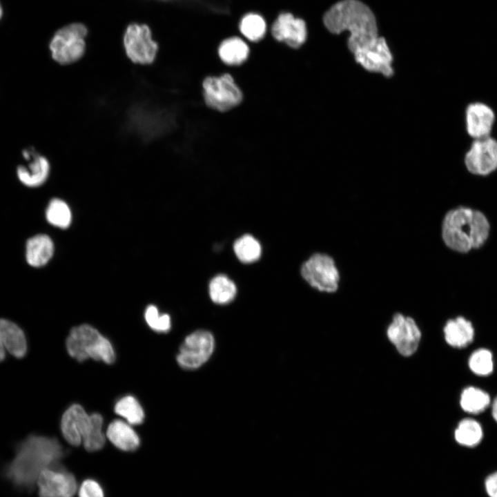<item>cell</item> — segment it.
<instances>
[{
  "instance_id": "obj_10",
  "label": "cell",
  "mask_w": 497,
  "mask_h": 497,
  "mask_svg": "<svg viewBox=\"0 0 497 497\" xmlns=\"http://www.w3.org/2000/svg\"><path fill=\"white\" fill-rule=\"evenodd\" d=\"M36 485L39 497H74L78 490L75 475L63 465L42 471Z\"/></svg>"
},
{
  "instance_id": "obj_6",
  "label": "cell",
  "mask_w": 497,
  "mask_h": 497,
  "mask_svg": "<svg viewBox=\"0 0 497 497\" xmlns=\"http://www.w3.org/2000/svg\"><path fill=\"white\" fill-rule=\"evenodd\" d=\"M86 35L87 29L81 23H72L58 30L49 44L53 60L62 66L79 61L86 52Z\"/></svg>"
},
{
  "instance_id": "obj_33",
  "label": "cell",
  "mask_w": 497,
  "mask_h": 497,
  "mask_svg": "<svg viewBox=\"0 0 497 497\" xmlns=\"http://www.w3.org/2000/svg\"><path fill=\"white\" fill-rule=\"evenodd\" d=\"M78 497H106L104 487L97 479L84 478L78 488Z\"/></svg>"
},
{
  "instance_id": "obj_13",
  "label": "cell",
  "mask_w": 497,
  "mask_h": 497,
  "mask_svg": "<svg viewBox=\"0 0 497 497\" xmlns=\"http://www.w3.org/2000/svg\"><path fill=\"white\" fill-rule=\"evenodd\" d=\"M468 170L485 175L497 168V141L491 136L475 139L465 158Z\"/></svg>"
},
{
  "instance_id": "obj_18",
  "label": "cell",
  "mask_w": 497,
  "mask_h": 497,
  "mask_svg": "<svg viewBox=\"0 0 497 497\" xmlns=\"http://www.w3.org/2000/svg\"><path fill=\"white\" fill-rule=\"evenodd\" d=\"M106 437L118 449L133 452L139 449L141 439L130 425L123 420L112 421L106 430Z\"/></svg>"
},
{
  "instance_id": "obj_29",
  "label": "cell",
  "mask_w": 497,
  "mask_h": 497,
  "mask_svg": "<svg viewBox=\"0 0 497 497\" xmlns=\"http://www.w3.org/2000/svg\"><path fill=\"white\" fill-rule=\"evenodd\" d=\"M47 221L60 228H68L72 221V213L68 205L62 199L54 198L50 200L46 211Z\"/></svg>"
},
{
  "instance_id": "obj_1",
  "label": "cell",
  "mask_w": 497,
  "mask_h": 497,
  "mask_svg": "<svg viewBox=\"0 0 497 497\" xmlns=\"http://www.w3.org/2000/svg\"><path fill=\"white\" fill-rule=\"evenodd\" d=\"M68 451L55 437L29 435L16 447L14 456L3 469V476L16 488L31 491L41 472L62 465Z\"/></svg>"
},
{
  "instance_id": "obj_28",
  "label": "cell",
  "mask_w": 497,
  "mask_h": 497,
  "mask_svg": "<svg viewBox=\"0 0 497 497\" xmlns=\"http://www.w3.org/2000/svg\"><path fill=\"white\" fill-rule=\"evenodd\" d=\"M90 424L82 442L88 452H95L103 449L106 443V436L102 430L104 419L97 413L90 415Z\"/></svg>"
},
{
  "instance_id": "obj_35",
  "label": "cell",
  "mask_w": 497,
  "mask_h": 497,
  "mask_svg": "<svg viewBox=\"0 0 497 497\" xmlns=\"http://www.w3.org/2000/svg\"><path fill=\"white\" fill-rule=\"evenodd\" d=\"M491 414L494 419L497 422V396L494 398L492 402Z\"/></svg>"
},
{
  "instance_id": "obj_22",
  "label": "cell",
  "mask_w": 497,
  "mask_h": 497,
  "mask_svg": "<svg viewBox=\"0 0 497 497\" xmlns=\"http://www.w3.org/2000/svg\"><path fill=\"white\" fill-rule=\"evenodd\" d=\"M53 253V242L46 235L33 236L26 243V260L32 266L39 267L46 264Z\"/></svg>"
},
{
  "instance_id": "obj_25",
  "label": "cell",
  "mask_w": 497,
  "mask_h": 497,
  "mask_svg": "<svg viewBox=\"0 0 497 497\" xmlns=\"http://www.w3.org/2000/svg\"><path fill=\"white\" fill-rule=\"evenodd\" d=\"M491 398L485 391L475 387L463 389L460 395V405L463 411L471 414L484 411L489 405Z\"/></svg>"
},
{
  "instance_id": "obj_3",
  "label": "cell",
  "mask_w": 497,
  "mask_h": 497,
  "mask_svg": "<svg viewBox=\"0 0 497 497\" xmlns=\"http://www.w3.org/2000/svg\"><path fill=\"white\" fill-rule=\"evenodd\" d=\"M489 224L480 211L467 207L449 211L442 223V237L451 249L465 253L478 248L486 241Z\"/></svg>"
},
{
  "instance_id": "obj_5",
  "label": "cell",
  "mask_w": 497,
  "mask_h": 497,
  "mask_svg": "<svg viewBox=\"0 0 497 497\" xmlns=\"http://www.w3.org/2000/svg\"><path fill=\"white\" fill-rule=\"evenodd\" d=\"M201 92L204 105L220 113L237 108L242 103L244 96L242 87L229 72L204 77Z\"/></svg>"
},
{
  "instance_id": "obj_26",
  "label": "cell",
  "mask_w": 497,
  "mask_h": 497,
  "mask_svg": "<svg viewBox=\"0 0 497 497\" xmlns=\"http://www.w3.org/2000/svg\"><path fill=\"white\" fill-rule=\"evenodd\" d=\"M114 411L130 425H138L144 422V409L138 400L132 395H126L118 399L115 404Z\"/></svg>"
},
{
  "instance_id": "obj_34",
  "label": "cell",
  "mask_w": 497,
  "mask_h": 497,
  "mask_svg": "<svg viewBox=\"0 0 497 497\" xmlns=\"http://www.w3.org/2000/svg\"><path fill=\"white\" fill-rule=\"evenodd\" d=\"M485 491L488 497H497V471L488 474L484 480Z\"/></svg>"
},
{
  "instance_id": "obj_2",
  "label": "cell",
  "mask_w": 497,
  "mask_h": 497,
  "mask_svg": "<svg viewBox=\"0 0 497 497\" xmlns=\"http://www.w3.org/2000/svg\"><path fill=\"white\" fill-rule=\"evenodd\" d=\"M323 22L333 34L348 31L347 46L353 53L375 41L380 36L372 10L360 0H341L324 14Z\"/></svg>"
},
{
  "instance_id": "obj_9",
  "label": "cell",
  "mask_w": 497,
  "mask_h": 497,
  "mask_svg": "<svg viewBox=\"0 0 497 497\" xmlns=\"http://www.w3.org/2000/svg\"><path fill=\"white\" fill-rule=\"evenodd\" d=\"M214 345V338L210 332L196 331L184 339L177 355V362L184 369H197L208 360Z\"/></svg>"
},
{
  "instance_id": "obj_15",
  "label": "cell",
  "mask_w": 497,
  "mask_h": 497,
  "mask_svg": "<svg viewBox=\"0 0 497 497\" xmlns=\"http://www.w3.org/2000/svg\"><path fill=\"white\" fill-rule=\"evenodd\" d=\"M272 35L278 41L284 42L292 48H298L304 44L307 37L305 22L295 18L290 13H282L274 22Z\"/></svg>"
},
{
  "instance_id": "obj_37",
  "label": "cell",
  "mask_w": 497,
  "mask_h": 497,
  "mask_svg": "<svg viewBox=\"0 0 497 497\" xmlns=\"http://www.w3.org/2000/svg\"><path fill=\"white\" fill-rule=\"evenodd\" d=\"M3 8H2V6H1V3H0V20H1V19L2 18V17H3Z\"/></svg>"
},
{
  "instance_id": "obj_4",
  "label": "cell",
  "mask_w": 497,
  "mask_h": 497,
  "mask_svg": "<svg viewBox=\"0 0 497 497\" xmlns=\"http://www.w3.org/2000/svg\"><path fill=\"white\" fill-rule=\"evenodd\" d=\"M66 345L68 354L79 362L92 358L110 364L115 361V352L110 340L89 324L73 327Z\"/></svg>"
},
{
  "instance_id": "obj_21",
  "label": "cell",
  "mask_w": 497,
  "mask_h": 497,
  "mask_svg": "<svg viewBox=\"0 0 497 497\" xmlns=\"http://www.w3.org/2000/svg\"><path fill=\"white\" fill-rule=\"evenodd\" d=\"M250 49L247 43L239 37H230L221 42L217 48L220 61L226 66L237 67L248 59Z\"/></svg>"
},
{
  "instance_id": "obj_11",
  "label": "cell",
  "mask_w": 497,
  "mask_h": 497,
  "mask_svg": "<svg viewBox=\"0 0 497 497\" xmlns=\"http://www.w3.org/2000/svg\"><path fill=\"white\" fill-rule=\"evenodd\" d=\"M387 335L398 353L405 357L417 351L421 339V331L416 321L400 313L393 316Z\"/></svg>"
},
{
  "instance_id": "obj_36",
  "label": "cell",
  "mask_w": 497,
  "mask_h": 497,
  "mask_svg": "<svg viewBox=\"0 0 497 497\" xmlns=\"http://www.w3.org/2000/svg\"><path fill=\"white\" fill-rule=\"evenodd\" d=\"M6 352L7 351L6 349L4 348L2 343L0 342V362L6 358Z\"/></svg>"
},
{
  "instance_id": "obj_32",
  "label": "cell",
  "mask_w": 497,
  "mask_h": 497,
  "mask_svg": "<svg viewBox=\"0 0 497 497\" xmlns=\"http://www.w3.org/2000/svg\"><path fill=\"white\" fill-rule=\"evenodd\" d=\"M145 321L154 331L166 333L171 329V319L167 313H159L153 304L148 305L144 312Z\"/></svg>"
},
{
  "instance_id": "obj_14",
  "label": "cell",
  "mask_w": 497,
  "mask_h": 497,
  "mask_svg": "<svg viewBox=\"0 0 497 497\" xmlns=\"http://www.w3.org/2000/svg\"><path fill=\"white\" fill-rule=\"evenodd\" d=\"M90 417L79 404L71 405L63 413L61 431L65 440L72 446L78 447L86 434Z\"/></svg>"
},
{
  "instance_id": "obj_8",
  "label": "cell",
  "mask_w": 497,
  "mask_h": 497,
  "mask_svg": "<svg viewBox=\"0 0 497 497\" xmlns=\"http://www.w3.org/2000/svg\"><path fill=\"white\" fill-rule=\"evenodd\" d=\"M123 43L126 55L133 64L144 66L155 61L159 46L146 25H129L124 33Z\"/></svg>"
},
{
  "instance_id": "obj_17",
  "label": "cell",
  "mask_w": 497,
  "mask_h": 497,
  "mask_svg": "<svg viewBox=\"0 0 497 497\" xmlns=\"http://www.w3.org/2000/svg\"><path fill=\"white\" fill-rule=\"evenodd\" d=\"M0 342L6 351L17 358L27 353L28 344L23 331L15 323L0 318Z\"/></svg>"
},
{
  "instance_id": "obj_27",
  "label": "cell",
  "mask_w": 497,
  "mask_h": 497,
  "mask_svg": "<svg viewBox=\"0 0 497 497\" xmlns=\"http://www.w3.org/2000/svg\"><path fill=\"white\" fill-rule=\"evenodd\" d=\"M233 251L241 262L249 264L260 259L262 247L260 243L253 236L246 234L235 241Z\"/></svg>"
},
{
  "instance_id": "obj_19",
  "label": "cell",
  "mask_w": 497,
  "mask_h": 497,
  "mask_svg": "<svg viewBox=\"0 0 497 497\" xmlns=\"http://www.w3.org/2000/svg\"><path fill=\"white\" fill-rule=\"evenodd\" d=\"M28 167L20 166L17 168L19 180L29 187H37L42 185L48 179L50 165L46 157L33 153Z\"/></svg>"
},
{
  "instance_id": "obj_20",
  "label": "cell",
  "mask_w": 497,
  "mask_h": 497,
  "mask_svg": "<svg viewBox=\"0 0 497 497\" xmlns=\"http://www.w3.org/2000/svg\"><path fill=\"white\" fill-rule=\"evenodd\" d=\"M443 332L447 343L456 348L467 347L474 337L472 324L462 316L449 320L444 327Z\"/></svg>"
},
{
  "instance_id": "obj_24",
  "label": "cell",
  "mask_w": 497,
  "mask_h": 497,
  "mask_svg": "<svg viewBox=\"0 0 497 497\" xmlns=\"http://www.w3.org/2000/svg\"><path fill=\"white\" fill-rule=\"evenodd\" d=\"M211 300L215 304H226L232 302L237 294L235 284L226 275L220 274L213 277L208 285Z\"/></svg>"
},
{
  "instance_id": "obj_31",
  "label": "cell",
  "mask_w": 497,
  "mask_h": 497,
  "mask_svg": "<svg viewBox=\"0 0 497 497\" xmlns=\"http://www.w3.org/2000/svg\"><path fill=\"white\" fill-rule=\"evenodd\" d=\"M468 364L474 373L481 376H488L494 369L492 353L489 349H478L471 354Z\"/></svg>"
},
{
  "instance_id": "obj_16",
  "label": "cell",
  "mask_w": 497,
  "mask_h": 497,
  "mask_svg": "<svg viewBox=\"0 0 497 497\" xmlns=\"http://www.w3.org/2000/svg\"><path fill=\"white\" fill-rule=\"evenodd\" d=\"M495 115L487 105L476 102L466 110V128L468 134L474 139L490 136Z\"/></svg>"
},
{
  "instance_id": "obj_12",
  "label": "cell",
  "mask_w": 497,
  "mask_h": 497,
  "mask_svg": "<svg viewBox=\"0 0 497 497\" xmlns=\"http://www.w3.org/2000/svg\"><path fill=\"white\" fill-rule=\"evenodd\" d=\"M355 61L369 72L391 77L393 73V56L382 37L353 53Z\"/></svg>"
},
{
  "instance_id": "obj_23",
  "label": "cell",
  "mask_w": 497,
  "mask_h": 497,
  "mask_svg": "<svg viewBox=\"0 0 497 497\" xmlns=\"http://www.w3.org/2000/svg\"><path fill=\"white\" fill-rule=\"evenodd\" d=\"M483 438V431L480 424L473 418H464L458 423L454 431V438L460 445L466 447H475Z\"/></svg>"
},
{
  "instance_id": "obj_7",
  "label": "cell",
  "mask_w": 497,
  "mask_h": 497,
  "mask_svg": "<svg viewBox=\"0 0 497 497\" xmlns=\"http://www.w3.org/2000/svg\"><path fill=\"white\" fill-rule=\"evenodd\" d=\"M303 279L313 289L324 293H334L339 287L340 275L333 258L322 253L309 257L302 265Z\"/></svg>"
},
{
  "instance_id": "obj_30",
  "label": "cell",
  "mask_w": 497,
  "mask_h": 497,
  "mask_svg": "<svg viewBox=\"0 0 497 497\" xmlns=\"http://www.w3.org/2000/svg\"><path fill=\"white\" fill-rule=\"evenodd\" d=\"M266 30L264 19L259 14L249 13L240 23L241 33L249 41L257 42L265 35Z\"/></svg>"
}]
</instances>
